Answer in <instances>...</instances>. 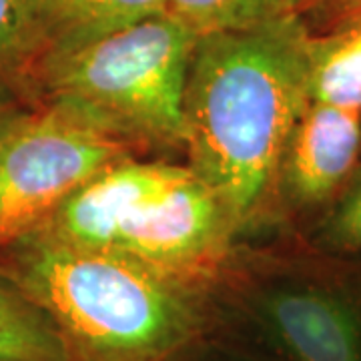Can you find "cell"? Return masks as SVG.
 Instances as JSON below:
<instances>
[{
	"label": "cell",
	"instance_id": "cell-5",
	"mask_svg": "<svg viewBox=\"0 0 361 361\" xmlns=\"http://www.w3.org/2000/svg\"><path fill=\"white\" fill-rule=\"evenodd\" d=\"M213 310V336L259 360L361 361V295L334 277L235 267Z\"/></svg>",
	"mask_w": 361,
	"mask_h": 361
},
{
	"label": "cell",
	"instance_id": "cell-8",
	"mask_svg": "<svg viewBox=\"0 0 361 361\" xmlns=\"http://www.w3.org/2000/svg\"><path fill=\"white\" fill-rule=\"evenodd\" d=\"M39 68L116 30L167 13V0H14Z\"/></svg>",
	"mask_w": 361,
	"mask_h": 361
},
{
	"label": "cell",
	"instance_id": "cell-15",
	"mask_svg": "<svg viewBox=\"0 0 361 361\" xmlns=\"http://www.w3.org/2000/svg\"><path fill=\"white\" fill-rule=\"evenodd\" d=\"M305 14H315L317 18H323L327 26H331L361 14V0H311Z\"/></svg>",
	"mask_w": 361,
	"mask_h": 361
},
{
	"label": "cell",
	"instance_id": "cell-6",
	"mask_svg": "<svg viewBox=\"0 0 361 361\" xmlns=\"http://www.w3.org/2000/svg\"><path fill=\"white\" fill-rule=\"evenodd\" d=\"M135 151L54 104L0 129V247L23 237L109 163Z\"/></svg>",
	"mask_w": 361,
	"mask_h": 361
},
{
	"label": "cell",
	"instance_id": "cell-9",
	"mask_svg": "<svg viewBox=\"0 0 361 361\" xmlns=\"http://www.w3.org/2000/svg\"><path fill=\"white\" fill-rule=\"evenodd\" d=\"M310 97L361 113V14L311 35Z\"/></svg>",
	"mask_w": 361,
	"mask_h": 361
},
{
	"label": "cell",
	"instance_id": "cell-13",
	"mask_svg": "<svg viewBox=\"0 0 361 361\" xmlns=\"http://www.w3.org/2000/svg\"><path fill=\"white\" fill-rule=\"evenodd\" d=\"M311 245L331 257H361V161L322 211L311 231Z\"/></svg>",
	"mask_w": 361,
	"mask_h": 361
},
{
	"label": "cell",
	"instance_id": "cell-2",
	"mask_svg": "<svg viewBox=\"0 0 361 361\" xmlns=\"http://www.w3.org/2000/svg\"><path fill=\"white\" fill-rule=\"evenodd\" d=\"M0 269L49 313L71 361H177L215 334L211 293L116 253L30 231L0 247Z\"/></svg>",
	"mask_w": 361,
	"mask_h": 361
},
{
	"label": "cell",
	"instance_id": "cell-3",
	"mask_svg": "<svg viewBox=\"0 0 361 361\" xmlns=\"http://www.w3.org/2000/svg\"><path fill=\"white\" fill-rule=\"evenodd\" d=\"M32 231L135 259L213 297L235 269L239 237L227 207L189 165L135 155L101 169Z\"/></svg>",
	"mask_w": 361,
	"mask_h": 361
},
{
	"label": "cell",
	"instance_id": "cell-7",
	"mask_svg": "<svg viewBox=\"0 0 361 361\" xmlns=\"http://www.w3.org/2000/svg\"><path fill=\"white\" fill-rule=\"evenodd\" d=\"M361 161V113L310 101L291 130L275 179V203L323 211Z\"/></svg>",
	"mask_w": 361,
	"mask_h": 361
},
{
	"label": "cell",
	"instance_id": "cell-14",
	"mask_svg": "<svg viewBox=\"0 0 361 361\" xmlns=\"http://www.w3.org/2000/svg\"><path fill=\"white\" fill-rule=\"evenodd\" d=\"M177 361H263L219 336L207 337Z\"/></svg>",
	"mask_w": 361,
	"mask_h": 361
},
{
	"label": "cell",
	"instance_id": "cell-1",
	"mask_svg": "<svg viewBox=\"0 0 361 361\" xmlns=\"http://www.w3.org/2000/svg\"><path fill=\"white\" fill-rule=\"evenodd\" d=\"M311 26L301 14L197 39L185 89L187 165L239 233L275 203L287 139L310 104Z\"/></svg>",
	"mask_w": 361,
	"mask_h": 361
},
{
	"label": "cell",
	"instance_id": "cell-12",
	"mask_svg": "<svg viewBox=\"0 0 361 361\" xmlns=\"http://www.w3.org/2000/svg\"><path fill=\"white\" fill-rule=\"evenodd\" d=\"M0 89L25 106H37V54L14 0H0Z\"/></svg>",
	"mask_w": 361,
	"mask_h": 361
},
{
	"label": "cell",
	"instance_id": "cell-4",
	"mask_svg": "<svg viewBox=\"0 0 361 361\" xmlns=\"http://www.w3.org/2000/svg\"><path fill=\"white\" fill-rule=\"evenodd\" d=\"M197 35L155 14L39 68L37 106L54 104L129 149H185V89Z\"/></svg>",
	"mask_w": 361,
	"mask_h": 361
},
{
	"label": "cell",
	"instance_id": "cell-10",
	"mask_svg": "<svg viewBox=\"0 0 361 361\" xmlns=\"http://www.w3.org/2000/svg\"><path fill=\"white\" fill-rule=\"evenodd\" d=\"M0 361H71L49 313L0 269Z\"/></svg>",
	"mask_w": 361,
	"mask_h": 361
},
{
	"label": "cell",
	"instance_id": "cell-16",
	"mask_svg": "<svg viewBox=\"0 0 361 361\" xmlns=\"http://www.w3.org/2000/svg\"><path fill=\"white\" fill-rule=\"evenodd\" d=\"M25 104H20L18 101H14L11 94H6L4 90L0 89V129L11 121V116Z\"/></svg>",
	"mask_w": 361,
	"mask_h": 361
},
{
	"label": "cell",
	"instance_id": "cell-11",
	"mask_svg": "<svg viewBox=\"0 0 361 361\" xmlns=\"http://www.w3.org/2000/svg\"><path fill=\"white\" fill-rule=\"evenodd\" d=\"M311 0H167V13L177 16L197 37L243 30L301 14Z\"/></svg>",
	"mask_w": 361,
	"mask_h": 361
}]
</instances>
